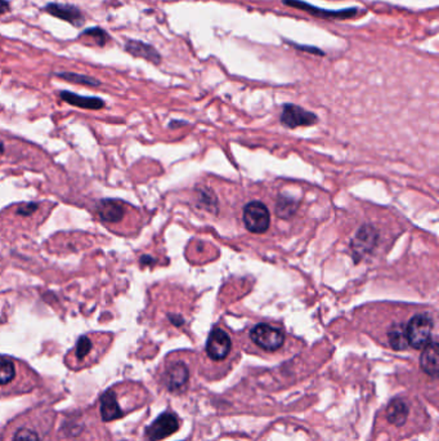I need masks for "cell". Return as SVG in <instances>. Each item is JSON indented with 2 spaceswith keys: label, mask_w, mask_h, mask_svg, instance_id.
Returning <instances> with one entry per match:
<instances>
[{
  "label": "cell",
  "mask_w": 439,
  "mask_h": 441,
  "mask_svg": "<svg viewBox=\"0 0 439 441\" xmlns=\"http://www.w3.org/2000/svg\"><path fill=\"white\" fill-rule=\"evenodd\" d=\"M50 207L44 203L18 204L7 209L1 215L3 230L10 233H27L35 230L48 216Z\"/></svg>",
  "instance_id": "cell-1"
},
{
  "label": "cell",
  "mask_w": 439,
  "mask_h": 441,
  "mask_svg": "<svg viewBox=\"0 0 439 441\" xmlns=\"http://www.w3.org/2000/svg\"><path fill=\"white\" fill-rule=\"evenodd\" d=\"M433 320L426 314L412 317L405 328L407 343L416 350L424 349L431 342Z\"/></svg>",
  "instance_id": "cell-2"
},
{
  "label": "cell",
  "mask_w": 439,
  "mask_h": 441,
  "mask_svg": "<svg viewBox=\"0 0 439 441\" xmlns=\"http://www.w3.org/2000/svg\"><path fill=\"white\" fill-rule=\"evenodd\" d=\"M244 225L254 233H263L269 229L271 215L269 210L260 201H251L244 208Z\"/></svg>",
  "instance_id": "cell-3"
},
{
  "label": "cell",
  "mask_w": 439,
  "mask_h": 441,
  "mask_svg": "<svg viewBox=\"0 0 439 441\" xmlns=\"http://www.w3.org/2000/svg\"><path fill=\"white\" fill-rule=\"evenodd\" d=\"M250 337L253 342L265 351H276L282 347L285 334L281 329L269 324H258L251 329Z\"/></svg>",
  "instance_id": "cell-4"
},
{
  "label": "cell",
  "mask_w": 439,
  "mask_h": 441,
  "mask_svg": "<svg viewBox=\"0 0 439 441\" xmlns=\"http://www.w3.org/2000/svg\"><path fill=\"white\" fill-rule=\"evenodd\" d=\"M128 205L117 200H103L98 205V216L103 224L112 229L114 233L123 230V219L128 213Z\"/></svg>",
  "instance_id": "cell-5"
},
{
  "label": "cell",
  "mask_w": 439,
  "mask_h": 441,
  "mask_svg": "<svg viewBox=\"0 0 439 441\" xmlns=\"http://www.w3.org/2000/svg\"><path fill=\"white\" fill-rule=\"evenodd\" d=\"M111 337L106 334H91V335H83L76 342L75 346L74 359L76 363H85L88 359L91 358L97 350L103 349V343L110 341Z\"/></svg>",
  "instance_id": "cell-6"
},
{
  "label": "cell",
  "mask_w": 439,
  "mask_h": 441,
  "mask_svg": "<svg viewBox=\"0 0 439 441\" xmlns=\"http://www.w3.org/2000/svg\"><path fill=\"white\" fill-rule=\"evenodd\" d=\"M179 428V419L173 413H164L158 417L152 425L147 427L146 436L149 441H158L177 433Z\"/></svg>",
  "instance_id": "cell-7"
},
{
  "label": "cell",
  "mask_w": 439,
  "mask_h": 441,
  "mask_svg": "<svg viewBox=\"0 0 439 441\" xmlns=\"http://www.w3.org/2000/svg\"><path fill=\"white\" fill-rule=\"evenodd\" d=\"M231 347H232L231 338L223 329L216 328L209 334L207 342V352L209 358L216 361L223 360L231 352Z\"/></svg>",
  "instance_id": "cell-8"
},
{
  "label": "cell",
  "mask_w": 439,
  "mask_h": 441,
  "mask_svg": "<svg viewBox=\"0 0 439 441\" xmlns=\"http://www.w3.org/2000/svg\"><path fill=\"white\" fill-rule=\"evenodd\" d=\"M315 122H317V117L315 114L295 105H285V108L282 110L281 123L286 125L288 128L308 126V125L315 124Z\"/></svg>",
  "instance_id": "cell-9"
},
{
  "label": "cell",
  "mask_w": 439,
  "mask_h": 441,
  "mask_svg": "<svg viewBox=\"0 0 439 441\" xmlns=\"http://www.w3.org/2000/svg\"><path fill=\"white\" fill-rule=\"evenodd\" d=\"M283 4L289 6V7H294V8L302 9V10H306L308 13L313 15L315 17H336L340 20H345V18H352L357 15V8L350 9H341V10H326V9L317 8L313 7L312 4L306 3V1H302V0H282Z\"/></svg>",
  "instance_id": "cell-10"
},
{
  "label": "cell",
  "mask_w": 439,
  "mask_h": 441,
  "mask_svg": "<svg viewBox=\"0 0 439 441\" xmlns=\"http://www.w3.org/2000/svg\"><path fill=\"white\" fill-rule=\"evenodd\" d=\"M44 10L47 13H50V16L57 17L59 20L68 22L70 25L80 27L83 25L84 15L82 10L74 7V6H68V4H59V3H50Z\"/></svg>",
  "instance_id": "cell-11"
},
{
  "label": "cell",
  "mask_w": 439,
  "mask_h": 441,
  "mask_svg": "<svg viewBox=\"0 0 439 441\" xmlns=\"http://www.w3.org/2000/svg\"><path fill=\"white\" fill-rule=\"evenodd\" d=\"M125 50L138 59H147L152 64H160L161 56L158 50H155L152 45L141 41H128L125 43Z\"/></svg>",
  "instance_id": "cell-12"
},
{
  "label": "cell",
  "mask_w": 439,
  "mask_h": 441,
  "mask_svg": "<svg viewBox=\"0 0 439 441\" xmlns=\"http://www.w3.org/2000/svg\"><path fill=\"white\" fill-rule=\"evenodd\" d=\"M422 368L426 375L437 377L439 370V351L437 342H429L422 354Z\"/></svg>",
  "instance_id": "cell-13"
},
{
  "label": "cell",
  "mask_w": 439,
  "mask_h": 441,
  "mask_svg": "<svg viewBox=\"0 0 439 441\" xmlns=\"http://www.w3.org/2000/svg\"><path fill=\"white\" fill-rule=\"evenodd\" d=\"M188 379V369L183 363H175L166 372V384L170 391L181 390Z\"/></svg>",
  "instance_id": "cell-14"
},
{
  "label": "cell",
  "mask_w": 439,
  "mask_h": 441,
  "mask_svg": "<svg viewBox=\"0 0 439 441\" xmlns=\"http://www.w3.org/2000/svg\"><path fill=\"white\" fill-rule=\"evenodd\" d=\"M101 414L105 422H111L123 417V412L119 407L117 395L114 391H107L102 396L101 403Z\"/></svg>",
  "instance_id": "cell-15"
},
{
  "label": "cell",
  "mask_w": 439,
  "mask_h": 441,
  "mask_svg": "<svg viewBox=\"0 0 439 441\" xmlns=\"http://www.w3.org/2000/svg\"><path fill=\"white\" fill-rule=\"evenodd\" d=\"M79 39L88 45L105 47L110 42V35L101 27H89L79 35Z\"/></svg>",
  "instance_id": "cell-16"
},
{
  "label": "cell",
  "mask_w": 439,
  "mask_h": 441,
  "mask_svg": "<svg viewBox=\"0 0 439 441\" xmlns=\"http://www.w3.org/2000/svg\"><path fill=\"white\" fill-rule=\"evenodd\" d=\"M25 147L24 142L12 140L0 134V168L12 163V152Z\"/></svg>",
  "instance_id": "cell-17"
},
{
  "label": "cell",
  "mask_w": 439,
  "mask_h": 441,
  "mask_svg": "<svg viewBox=\"0 0 439 441\" xmlns=\"http://www.w3.org/2000/svg\"><path fill=\"white\" fill-rule=\"evenodd\" d=\"M61 97L62 100L66 101L68 103L77 106V108H101L105 106V102L101 100V99H96V97H82V96H77L74 93H70V92H62L61 93Z\"/></svg>",
  "instance_id": "cell-18"
},
{
  "label": "cell",
  "mask_w": 439,
  "mask_h": 441,
  "mask_svg": "<svg viewBox=\"0 0 439 441\" xmlns=\"http://www.w3.org/2000/svg\"><path fill=\"white\" fill-rule=\"evenodd\" d=\"M408 409L401 400H394L388 407V419L393 425L402 426L406 422Z\"/></svg>",
  "instance_id": "cell-19"
},
{
  "label": "cell",
  "mask_w": 439,
  "mask_h": 441,
  "mask_svg": "<svg viewBox=\"0 0 439 441\" xmlns=\"http://www.w3.org/2000/svg\"><path fill=\"white\" fill-rule=\"evenodd\" d=\"M16 377V364L13 360L0 356V386L12 382Z\"/></svg>",
  "instance_id": "cell-20"
},
{
  "label": "cell",
  "mask_w": 439,
  "mask_h": 441,
  "mask_svg": "<svg viewBox=\"0 0 439 441\" xmlns=\"http://www.w3.org/2000/svg\"><path fill=\"white\" fill-rule=\"evenodd\" d=\"M389 342L393 349L396 350H405L408 343H407L406 334H405V328L402 325L394 326L389 334Z\"/></svg>",
  "instance_id": "cell-21"
},
{
  "label": "cell",
  "mask_w": 439,
  "mask_h": 441,
  "mask_svg": "<svg viewBox=\"0 0 439 441\" xmlns=\"http://www.w3.org/2000/svg\"><path fill=\"white\" fill-rule=\"evenodd\" d=\"M59 78L65 79L67 82H73V83L85 84V85H100V82L89 78V76L79 75V74H73V73H64L59 74Z\"/></svg>",
  "instance_id": "cell-22"
},
{
  "label": "cell",
  "mask_w": 439,
  "mask_h": 441,
  "mask_svg": "<svg viewBox=\"0 0 439 441\" xmlns=\"http://www.w3.org/2000/svg\"><path fill=\"white\" fill-rule=\"evenodd\" d=\"M13 441H39V436L35 431H31L29 428H22L17 431Z\"/></svg>",
  "instance_id": "cell-23"
},
{
  "label": "cell",
  "mask_w": 439,
  "mask_h": 441,
  "mask_svg": "<svg viewBox=\"0 0 439 441\" xmlns=\"http://www.w3.org/2000/svg\"><path fill=\"white\" fill-rule=\"evenodd\" d=\"M9 3L8 0H0V15H4V13H7L9 12Z\"/></svg>",
  "instance_id": "cell-24"
}]
</instances>
